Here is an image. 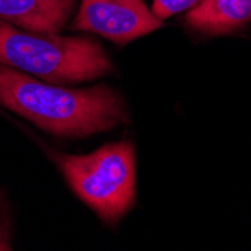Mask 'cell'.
Wrapping results in <instances>:
<instances>
[{"label":"cell","mask_w":251,"mask_h":251,"mask_svg":"<svg viewBox=\"0 0 251 251\" xmlns=\"http://www.w3.org/2000/svg\"><path fill=\"white\" fill-rule=\"evenodd\" d=\"M201 0H153L152 2V14L164 21L169 17H173L179 12H185L199 5Z\"/></svg>","instance_id":"obj_7"},{"label":"cell","mask_w":251,"mask_h":251,"mask_svg":"<svg viewBox=\"0 0 251 251\" xmlns=\"http://www.w3.org/2000/svg\"><path fill=\"white\" fill-rule=\"evenodd\" d=\"M251 21V0H201L187 11L185 23L201 33L227 35Z\"/></svg>","instance_id":"obj_6"},{"label":"cell","mask_w":251,"mask_h":251,"mask_svg":"<svg viewBox=\"0 0 251 251\" xmlns=\"http://www.w3.org/2000/svg\"><path fill=\"white\" fill-rule=\"evenodd\" d=\"M0 65L60 86L97 80L113 68L102 45L94 39L30 32L2 20Z\"/></svg>","instance_id":"obj_2"},{"label":"cell","mask_w":251,"mask_h":251,"mask_svg":"<svg viewBox=\"0 0 251 251\" xmlns=\"http://www.w3.org/2000/svg\"><path fill=\"white\" fill-rule=\"evenodd\" d=\"M77 6V0H0V20L30 32L57 33Z\"/></svg>","instance_id":"obj_5"},{"label":"cell","mask_w":251,"mask_h":251,"mask_svg":"<svg viewBox=\"0 0 251 251\" xmlns=\"http://www.w3.org/2000/svg\"><path fill=\"white\" fill-rule=\"evenodd\" d=\"M159 27L163 21L152 14L145 0H81L73 21L74 30L94 32L118 45Z\"/></svg>","instance_id":"obj_4"},{"label":"cell","mask_w":251,"mask_h":251,"mask_svg":"<svg viewBox=\"0 0 251 251\" xmlns=\"http://www.w3.org/2000/svg\"><path fill=\"white\" fill-rule=\"evenodd\" d=\"M0 105L62 137H86L128 122L124 98L105 86L68 89L0 65Z\"/></svg>","instance_id":"obj_1"},{"label":"cell","mask_w":251,"mask_h":251,"mask_svg":"<svg viewBox=\"0 0 251 251\" xmlns=\"http://www.w3.org/2000/svg\"><path fill=\"white\" fill-rule=\"evenodd\" d=\"M54 159L77 197L101 220L116 224L135 200V149L128 140L87 155L56 153Z\"/></svg>","instance_id":"obj_3"},{"label":"cell","mask_w":251,"mask_h":251,"mask_svg":"<svg viewBox=\"0 0 251 251\" xmlns=\"http://www.w3.org/2000/svg\"><path fill=\"white\" fill-rule=\"evenodd\" d=\"M0 250H11V224L6 209L0 204Z\"/></svg>","instance_id":"obj_8"}]
</instances>
